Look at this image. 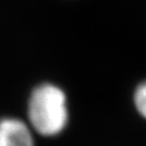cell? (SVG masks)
Returning <instances> with one entry per match:
<instances>
[{
    "mask_svg": "<svg viewBox=\"0 0 146 146\" xmlns=\"http://www.w3.org/2000/svg\"><path fill=\"white\" fill-rule=\"evenodd\" d=\"M0 146H35L32 129L17 117L1 119Z\"/></svg>",
    "mask_w": 146,
    "mask_h": 146,
    "instance_id": "cell-2",
    "label": "cell"
},
{
    "mask_svg": "<svg viewBox=\"0 0 146 146\" xmlns=\"http://www.w3.org/2000/svg\"><path fill=\"white\" fill-rule=\"evenodd\" d=\"M133 105L138 114L146 119V81L136 88L133 92Z\"/></svg>",
    "mask_w": 146,
    "mask_h": 146,
    "instance_id": "cell-3",
    "label": "cell"
},
{
    "mask_svg": "<svg viewBox=\"0 0 146 146\" xmlns=\"http://www.w3.org/2000/svg\"><path fill=\"white\" fill-rule=\"evenodd\" d=\"M30 128L44 137L60 135L68 125L69 109L66 92L52 83L36 86L28 101Z\"/></svg>",
    "mask_w": 146,
    "mask_h": 146,
    "instance_id": "cell-1",
    "label": "cell"
}]
</instances>
